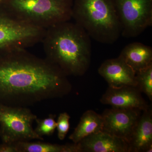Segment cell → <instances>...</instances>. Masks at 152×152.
<instances>
[{
	"instance_id": "1",
	"label": "cell",
	"mask_w": 152,
	"mask_h": 152,
	"mask_svg": "<svg viewBox=\"0 0 152 152\" xmlns=\"http://www.w3.org/2000/svg\"><path fill=\"white\" fill-rule=\"evenodd\" d=\"M72 86L56 66L26 49L0 55V103L27 107L68 94Z\"/></svg>"
},
{
	"instance_id": "2",
	"label": "cell",
	"mask_w": 152,
	"mask_h": 152,
	"mask_svg": "<svg viewBox=\"0 0 152 152\" xmlns=\"http://www.w3.org/2000/svg\"><path fill=\"white\" fill-rule=\"evenodd\" d=\"M91 37L76 23L62 22L46 29L42 42L46 59L67 76H80L89 68Z\"/></svg>"
},
{
	"instance_id": "3",
	"label": "cell",
	"mask_w": 152,
	"mask_h": 152,
	"mask_svg": "<svg viewBox=\"0 0 152 152\" xmlns=\"http://www.w3.org/2000/svg\"><path fill=\"white\" fill-rule=\"evenodd\" d=\"M72 18L90 37L101 43H114L121 35L114 0H75Z\"/></svg>"
},
{
	"instance_id": "4",
	"label": "cell",
	"mask_w": 152,
	"mask_h": 152,
	"mask_svg": "<svg viewBox=\"0 0 152 152\" xmlns=\"http://www.w3.org/2000/svg\"><path fill=\"white\" fill-rule=\"evenodd\" d=\"M73 0H4L3 7L17 18L46 29L72 18Z\"/></svg>"
},
{
	"instance_id": "5",
	"label": "cell",
	"mask_w": 152,
	"mask_h": 152,
	"mask_svg": "<svg viewBox=\"0 0 152 152\" xmlns=\"http://www.w3.org/2000/svg\"><path fill=\"white\" fill-rule=\"evenodd\" d=\"M46 29L19 20L0 7V55L42 42Z\"/></svg>"
},
{
	"instance_id": "6",
	"label": "cell",
	"mask_w": 152,
	"mask_h": 152,
	"mask_svg": "<svg viewBox=\"0 0 152 152\" xmlns=\"http://www.w3.org/2000/svg\"><path fill=\"white\" fill-rule=\"evenodd\" d=\"M37 117L27 107L0 103V137L3 143L43 140L33 125Z\"/></svg>"
},
{
	"instance_id": "7",
	"label": "cell",
	"mask_w": 152,
	"mask_h": 152,
	"mask_svg": "<svg viewBox=\"0 0 152 152\" xmlns=\"http://www.w3.org/2000/svg\"><path fill=\"white\" fill-rule=\"evenodd\" d=\"M121 35L134 38L152 25V0H114Z\"/></svg>"
},
{
	"instance_id": "8",
	"label": "cell",
	"mask_w": 152,
	"mask_h": 152,
	"mask_svg": "<svg viewBox=\"0 0 152 152\" xmlns=\"http://www.w3.org/2000/svg\"><path fill=\"white\" fill-rule=\"evenodd\" d=\"M142 112L137 109L113 107L106 109L102 115L103 132L122 139L129 143Z\"/></svg>"
},
{
	"instance_id": "9",
	"label": "cell",
	"mask_w": 152,
	"mask_h": 152,
	"mask_svg": "<svg viewBox=\"0 0 152 152\" xmlns=\"http://www.w3.org/2000/svg\"><path fill=\"white\" fill-rule=\"evenodd\" d=\"M100 102L115 108L137 109L142 111L150 107L142 97L138 88L132 86L115 88L109 87L101 98Z\"/></svg>"
},
{
	"instance_id": "10",
	"label": "cell",
	"mask_w": 152,
	"mask_h": 152,
	"mask_svg": "<svg viewBox=\"0 0 152 152\" xmlns=\"http://www.w3.org/2000/svg\"><path fill=\"white\" fill-rule=\"evenodd\" d=\"M98 72L108 83L109 87H137L135 72L119 57L106 60L99 68Z\"/></svg>"
},
{
	"instance_id": "11",
	"label": "cell",
	"mask_w": 152,
	"mask_h": 152,
	"mask_svg": "<svg viewBox=\"0 0 152 152\" xmlns=\"http://www.w3.org/2000/svg\"><path fill=\"white\" fill-rule=\"evenodd\" d=\"M77 144L80 152H129L127 142L103 131L86 137Z\"/></svg>"
},
{
	"instance_id": "12",
	"label": "cell",
	"mask_w": 152,
	"mask_h": 152,
	"mask_svg": "<svg viewBox=\"0 0 152 152\" xmlns=\"http://www.w3.org/2000/svg\"><path fill=\"white\" fill-rule=\"evenodd\" d=\"M129 142V152H152V112L143 111Z\"/></svg>"
},
{
	"instance_id": "13",
	"label": "cell",
	"mask_w": 152,
	"mask_h": 152,
	"mask_svg": "<svg viewBox=\"0 0 152 152\" xmlns=\"http://www.w3.org/2000/svg\"><path fill=\"white\" fill-rule=\"evenodd\" d=\"M119 57L137 73L152 64V48L141 43H132L123 49Z\"/></svg>"
},
{
	"instance_id": "14",
	"label": "cell",
	"mask_w": 152,
	"mask_h": 152,
	"mask_svg": "<svg viewBox=\"0 0 152 152\" xmlns=\"http://www.w3.org/2000/svg\"><path fill=\"white\" fill-rule=\"evenodd\" d=\"M103 120L102 115L89 110L83 114L74 132L69 139L74 143H77L86 137L102 131Z\"/></svg>"
},
{
	"instance_id": "15",
	"label": "cell",
	"mask_w": 152,
	"mask_h": 152,
	"mask_svg": "<svg viewBox=\"0 0 152 152\" xmlns=\"http://www.w3.org/2000/svg\"><path fill=\"white\" fill-rule=\"evenodd\" d=\"M17 152H80L77 143L61 145L42 142L15 143Z\"/></svg>"
},
{
	"instance_id": "16",
	"label": "cell",
	"mask_w": 152,
	"mask_h": 152,
	"mask_svg": "<svg viewBox=\"0 0 152 152\" xmlns=\"http://www.w3.org/2000/svg\"><path fill=\"white\" fill-rule=\"evenodd\" d=\"M137 88L152 100V64L136 73Z\"/></svg>"
},
{
	"instance_id": "17",
	"label": "cell",
	"mask_w": 152,
	"mask_h": 152,
	"mask_svg": "<svg viewBox=\"0 0 152 152\" xmlns=\"http://www.w3.org/2000/svg\"><path fill=\"white\" fill-rule=\"evenodd\" d=\"M56 115L51 114L45 118H37L36 120L37 126L34 130L38 135L43 137L44 136H50L53 134L56 129Z\"/></svg>"
},
{
	"instance_id": "18",
	"label": "cell",
	"mask_w": 152,
	"mask_h": 152,
	"mask_svg": "<svg viewBox=\"0 0 152 152\" xmlns=\"http://www.w3.org/2000/svg\"><path fill=\"white\" fill-rule=\"evenodd\" d=\"M70 116L67 113H61L56 121L58 137L61 140L65 138L70 129Z\"/></svg>"
},
{
	"instance_id": "19",
	"label": "cell",
	"mask_w": 152,
	"mask_h": 152,
	"mask_svg": "<svg viewBox=\"0 0 152 152\" xmlns=\"http://www.w3.org/2000/svg\"><path fill=\"white\" fill-rule=\"evenodd\" d=\"M4 0H0V7L1 6L4 4Z\"/></svg>"
}]
</instances>
